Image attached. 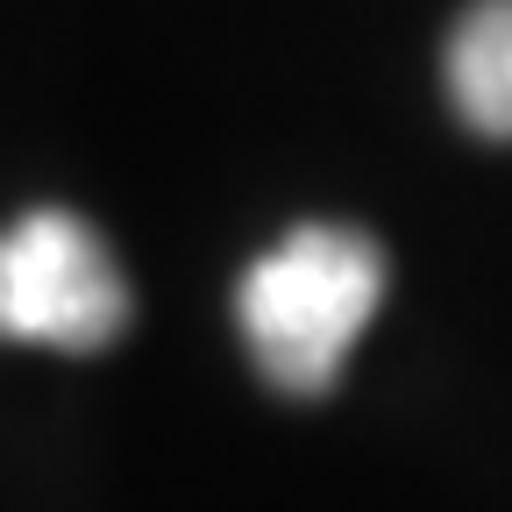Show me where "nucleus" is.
Listing matches in <instances>:
<instances>
[{
  "label": "nucleus",
  "instance_id": "obj_1",
  "mask_svg": "<svg viewBox=\"0 0 512 512\" xmlns=\"http://www.w3.org/2000/svg\"><path fill=\"white\" fill-rule=\"evenodd\" d=\"M384 299V249L342 221H299L235 285V328L278 392L320 399Z\"/></svg>",
  "mask_w": 512,
  "mask_h": 512
},
{
  "label": "nucleus",
  "instance_id": "obj_2",
  "mask_svg": "<svg viewBox=\"0 0 512 512\" xmlns=\"http://www.w3.org/2000/svg\"><path fill=\"white\" fill-rule=\"evenodd\" d=\"M128 328V278L93 221L72 207H29L0 228V342L86 356Z\"/></svg>",
  "mask_w": 512,
  "mask_h": 512
},
{
  "label": "nucleus",
  "instance_id": "obj_3",
  "mask_svg": "<svg viewBox=\"0 0 512 512\" xmlns=\"http://www.w3.org/2000/svg\"><path fill=\"white\" fill-rule=\"evenodd\" d=\"M441 79L456 100L463 128L491 143H512V0H477V8L448 29Z\"/></svg>",
  "mask_w": 512,
  "mask_h": 512
}]
</instances>
